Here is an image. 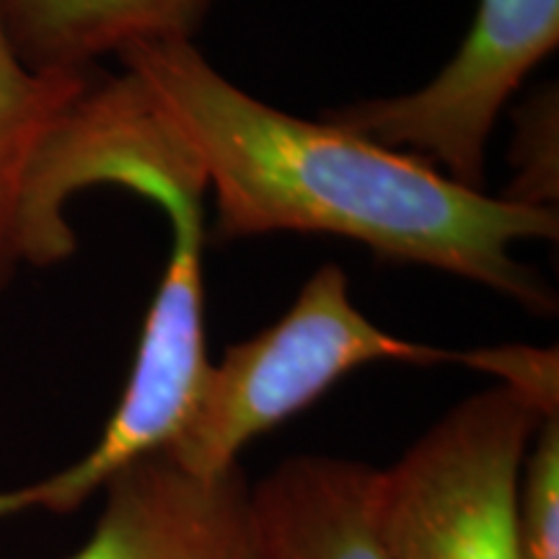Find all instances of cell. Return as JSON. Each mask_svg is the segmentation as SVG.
Instances as JSON below:
<instances>
[{
	"mask_svg": "<svg viewBox=\"0 0 559 559\" xmlns=\"http://www.w3.org/2000/svg\"><path fill=\"white\" fill-rule=\"evenodd\" d=\"M456 362L495 376L502 386L526 396L544 417L559 415V360L555 347H481L459 353Z\"/></svg>",
	"mask_w": 559,
	"mask_h": 559,
	"instance_id": "obj_11",
	"label": "cell"
},
{
	"mask_svg": "<svg viewBox=\"0 0 559 559\" xmlns=\"http://www.w3.org/2000/svg\"><path fill=\"white\" fill-rule=\"evenodd\" d=\"M456 362L459 353L419 345L376 326L349 298L347 275L324 264L283 319L210 366L194 409L164 453L198 477L239 466L254 438L311 407L334 383L370 362Z\"/></svg>",
	"mask_w": 559,
	"mask_h": 559,
	"instance_id": "obj_3",
	"label": "cell"
},
{
	"mask_svg": "<svg viewBox=\"0 0 559 559\" xmlns=\"http://www.w3.org/2000/svg\"><path fill=\"white\" fill-rule=\"evenodd\" d=\"M88 185L128 187L169 215V267L145 319L128 386L102 438L66 472L0 492L3 515L26 508L68 513L132 461L169 449L207 379L202 298V192L207 187L198 166L143 107L122 117L102 140L88 160Z\"/></svg>",
	"mask_w": 559,
	"mask_h": 559,
	"instance_id": "obj_2",
	"label": "cell"
},
{
	"mask_svg": "<svg viewBox=\"0 0 559 559\" xmlns=\"http://www.w3.org/2000/svg\"><path fill=\"white\" fill-rule=\"evenodd\" d=\"M91 83L86 73H41L26 66L0 13V288L24 262L21 215L34 166Z\"/></svg>",
	"mask_w": 559,
	"mask_h": 559,
	"instance_id": "obj_9",
	"label": "cell"
},
{
	"mask_svg": "<svg viewBox=\"0 0 559 559\" xmlns=\"http://www.w3.org/2000/svg\"><path fill=\"white\" fill-rule=\"evenodd\" d=\"M213 0H0L19 58L41 73H86L140 41L192 39Z\"/></svg>",
	"mask_w": 559,
	"mask_h": 559,
	"instance_id": "obj_8",
	"label": "cell"
},
{
	"mask_svg": "<svg viewBox=\"0 0 559 559\" xmlns=\"http://www.w3.org/2000/svg\"><path fill=\"white\" fill-rule=\"evenodd\" d=\"M376 472L296 456L251 489L257 559H389L376 528Z\"/></svg>",
	"mask_w": 559,
	"mask_h": 559,
	"instance_id": "obj_7",
	"label": "cell"
},
{
	"mask_svg": "<svg viewBox=\"0 0 559 559\" xmlns=\"http://www.w3.org/2000/svg\"><path fill=\"white\" fill-rule=\"evenodd\" d=\"M498 383L461 402L391 469L376 472V528L389 559H521L519 487L544 423Z\"/></svg>",
	"mask_w": 559,
	"mask_h": 559,
	"instance_id": "obj_4",
	"label": "cell"
},
{
	"mask_svg": "<svg viewBox=\"0 0 559 559\" xmlns=\"http://www.w3.org/2000/svg\"><path fill=\"white\" fill-rule=\"evenodd\" d=\"M102 489L99 521L68 559H257L251 487L239 466L205 479L156 451Z\"/></svg>",
	"mask_w": 559,
	"mask_h": 559,
	"instance_id": "obj_6",
	"label": "cell"
},
{
	"mask_svg": "<svg viewBox=\"0 0 559 559\" xmlns=\"http://www.w3.org/2000/svg\"><path fill=\"white\" fill-rule=\"evenodd\" d=\"M557 39L559 0H479L464 45L428 86L349 104L330 120L481 190L495 122Z\"/></svg>",
	"mask_w": 559,
	"mask_h": 559,
	"instance_id": "obj_5",
	"label": "cell"
},
{
	"mask_svg": "<svg viewBox=\"0 0 559 559\" xmlns=\"http://www.w3.org/2000/svg\"><path fill=\"white\" fill-rule=\"evenodd\" d=\"M145 102L213 187L223 241L272 230L332 234L389 262L474 280L549 313L555 293L515 260L521 241H555L557 210L487 198L404 151L340 124L309 122L234 86L192 39L120 52Z\"/></svg>",
	"mask_w": 559,
	"mask_h": 559,
	"instance_id": "obj_1",
	"label": "cell"
},
{
	"mask_svg": "<svg viewBox=\"0 0 559 559\" xmlns=\"http://www.w3.org/2000/svg\"><path fill=\"white\" fill-rule=\"evenodd\" d=\"M521 559H559V415L531 440L519 487Z\"/></svg>",
	"mask_w": 559,
	"mask_h": 559,
	"instance_id": "obj_10",
	"label": "cell"
}]
</instances>
